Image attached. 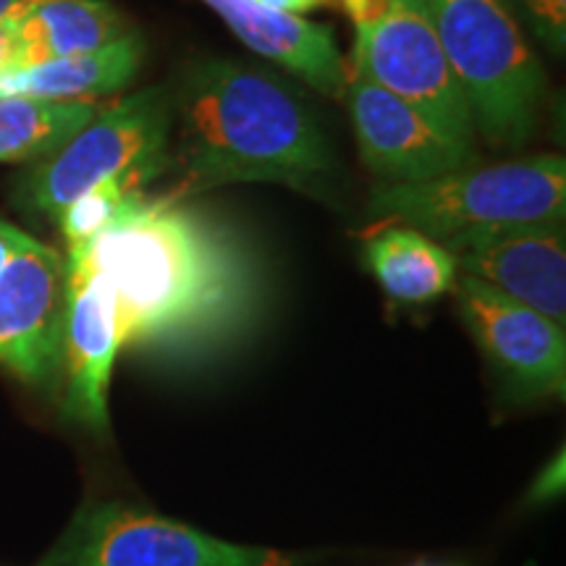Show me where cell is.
<instances>
[{"label": "cell", "instance_id": "obj_1", "mask_svg": "<svg viewBox=\"0 0 566 566\" xmlns=\"http://www.w3.org/2000/svg\"><path fill=\"white\" fill-rule=\"evenodd\" d=\"M108 283L126 344H187L233 321L247 296L242 258L200 210L137 192L84 244L69 247Z\"/></svg>", "mask_w": 566, "mask_h": 566}, {"label": "cell", "instance_id": "obj_2", "mask_svg": "<svg viewBox=\"0 0 566 566\" xmlns=\"http://www.w3.org/2000/svg\"><path fill=\"white\" fill-rule=\"evenodd\" d=\"M176 142L168 145V197L184 200L226 184L273 181L321 189L336 171L310 111L273 76L233 61L197 63L181 84Z\"/></svg>", "mask_w": 566, "mask_h": 566}, {"label": "cell", "instance_id": "obj_3", "mask_svg": "<svg viewBox=\"0 0 566 566\" xmlns=\"http://www.w3.org/2000/svg\"><path fill=\"white\" fill-rule=\"evenodd\" d=\"M370 212L438 244L506 226L564 223L566 163L562 155H537L501 166H464L428 181L378 184Z\"/></svg>", "mask_w": 566, "mask_h": 566}, {"label": "cell", "instance_id": "obj_4", "mask_svg": "<svg viewBox=\"0 0 566 566\" xmlns=\"http://www.w3.org/2000/svg\"><path fill=\"white\" fill-rule=\"evenodd\" d=\"M438 40L488 145L514 150L533 137L546 74L504 0H428Z\"/></svg>", "mask_w": 566, "mask_h": 566}, {"label": "cell", "instance_id": "obj_5", "mask_svg": "<svg viewBox=\"0 0 566 566\" xmlns=\"http://www.w3.org/2000/svg\"><path fill=\"white\" fill-rule=\"evenodd\" d=\"M174 101L150 87L101 108L66 145L48 155L24 181V200L34 212L59 218L71 202L116 179L134 166L168 158Z\"/></svg>", "mask_w": 566, "mask_h": 566}, {"label": "cell", "instance_id": "obj_6", "mask_svg": "<svg viewBox=\"0 0 566 566\" xmlns=\"http://www.w3.org/2000/svg\"><path fill=\"white\" fill-rule=\"evenodd\" d=\"M354 32V66L415 105L446 137L475 147V122L446 61L428 0H386Z\"/></svg>", "mask_w": 566, "mask_h": 566}, {"label": "cell", "instance_id": "obj_7", "mask_svg": "<svg viewBox=\"0 0 566 566\" xmlns=\"http://www.w3.org/2000/svg\"><path fill=\"white\" fill-rule=\"evenodd\" d=\"M40 566H294V558L218 541L147 509L97 501L82 506Z\"/></svg>", "mask_w": 566, "mask_h": 566}, {"label": "cell", "instance_id": "obj_8", "mask_svg": "<svg viewBox=\"0 0 566 566\" xmlns=\"http://www.w3.org/2000/svg\"><path fill=\"white\" fill-rule=\"evenodd\" d=\"M66 258L0 221V365L32 388L63 373Z\"/></svg>", "mask_w": 566, "mask_h": 566}, {"label": "cell", "instance_id": "obj_9", "mask_svg": "<svg viewBox=\"0 0 566 566\" xmlns=\"http://www.w3.org/2000/svg\"><path fill=\"white\" fill-rule=\"evenodd\" d=\"M454 292L472 338L516 399H562L566 388L564 325L472 275L459 273Z\"/></svg>", "mask_w": 566, "mask_h": 566}, {"label": "cell", "instance_id": "obj_10", "mask_svg": "<svg viewBox=\"0 0 566 566\" xmlns=\"http://www.w3.org/2000/svg\"><path fill=\"white\" fill-rule=\"evenodd\" d=\"M344 97H349L365 166L388 184L428 181L478 160L475 147L446 137L415 105L380 87L352 61H346Z\"/></svg>", "mask_w": 566, "mask_h": 566}, {"label": "cell", "instance_id": "obj_11", "mask_svg": "<svg viewBox=\"0 0 566 566\" xmlns=\"http://www.w3.org/2000/svg\"><path fill=\"white\" fill-rule=\"evenodd\" d=\"M457 271L488 283L509 300L537 310L558 325L566 321L564 223H527L464 233L443 244Z\"/></svg>", "mask_w": 566, "mask_h": 566}, {"label": "cell", "instance_id": "obj_12", "mask_svg": "<svg viewBox=\"0 0 566 566\" xmlns=\"http://www.w3.org/2000/svg\"><path fill=\"white\" fill-rule=\"evenodd\" d=\"M122 346V325L108 283L82 258L66 254L63 412L95 433L108 430V386Z\"/></svg>", "mask_w": 566, "mask_h": 566}, {"label": "cell", "instance_id": "obj_13", "mask_svg": "<svg viewBox=\"0 0 566 566\" xmlns=\"http://www.w3.org/2000/svg\"><path fill=\"white\" fill-rule=\"evenodd\" d=\"M221 17L250 51L300 76L321 95L344 101L346 61L331 27L268 11L254 0H202Z\"/></svg>", "mask_w": 566, "mask_h": 566}, {"label": "cell", "instance_id": "obj_14", "mask_svg": "<svg viewBox=\"0 0 566 566\" xmlns=\"http://www.w3.org/2000/svg\"><path fill=\"white\" fill-rule=\"evenodd\" d=\"M139 34L126 32L90 53L66 55L38 66L0 74V95H24L55 103H97L126 87L142 66Z\"/></svg>", "mask_w": 566, "mask_h": 566}, {"label": "cell", "instance_id": "obj_15", "mask_svg": "<svg viewBox=\"0 0 566 566\" xmlns=\"http://www.w3.org/2000/svg\"><path fill=\"white\" fill-rule=\"evenodd\" d=\"M13 21L21 40L17 71L97 51L126 34L124 19L105 0H40Z\"/></svg>", "mask_w": 566, "mask_h": 566}, {"label": "cell", "instance_id": "obj_16", "mask_svg": "<svg viewBox=\"0 0 566 566\" xmlns=\"http://www.w3.org/2000/svg\"><path fill=\"white\" fill-rule=\"evenodd\" d=\"M367 265L394 300L409 304L433 302L457 283L454 254L424 233L396 226L380 231L365 247Z\"/></svg>", "mask_w": 566, "mask_h": 566}, {"label": "cell", "instance_id": "obj_17", "mask_svg": "<svg viewBox=\"0 0 566 566\" xmlns=\"http://www.w3.org/2000/svg\"><path fill=\"white\" fill-rule=\"evenodd\" d=\"M101 103L0 95V163L48 158L101 113Z\"/></svg>", "mask_w": 566, "mask_h": 566}, {"label": "cell", "instance_id": "obj_18", "mask_svg": "<svg viewBox=\"0 0 566 566\" xmlns=\"http://www.w3.org/2000/svg\"><path fill=\"white\" fill-rule=\"evenodd\" d=\"M537 38L551 53L564 55L566 48V0H516Z\"/></svg>", "mask_w": 566, "mask_h": 566}, {"label": "cell", "instance_id": "obj_19", "mask_svg": "<svg viewBox=\"0 0 566 566\" xmlns=\"http://www.w3.org/2000/svg\"><path fill=\"white\" fill-rule=\"evenodd\" d=\"M566 488V464H564V451H558L556 459H551V464L541 472L535 480L533 491H530V504H546L564 493Z\"/></svg>", "mask_w": 566, "mask_h": 566}, {"label": "cell", "instance_id": "obj_20", "mask_svg": "<svg viewBox=\"0 0 566 566\" xmlns=\"http://www.w3.org/2000/svg\"><path fill=\"white\" fill-rule=\"evenodd\" d=\"M21 55V40L17 32V21L0 19V74L17 71Z\"/></svg>", "mask_w": 566, "mask_h": 566}, {"label": "cell", "instance_id": "obj_21", "mask_svg": "<svg viewBox=\"0 0 566 566\" xmlns=\"http://www.w3.org/2000/svg\"><path fill=\"white\" fill-rule=\"evenodd\" d=\"M268 11L289 13V17H302V13L315 11V9H334L336 0H254Z\"/></svg>", "mask_w": 566, "mask_h": 566}, {"label": "cell", "instance_id": "obj_22", "mask_svg": "<svg viewBox=\"0 0 566 566\" xmlns=\"http://www.w3.org/2000/svg\"><path fill=\"white\" fill-rule=\"evenodd\" d=\"M38 3L40 0H0V19H19Z\"/></svg>", "mask_w": 566, "mask_h": 566}]
</instances>
